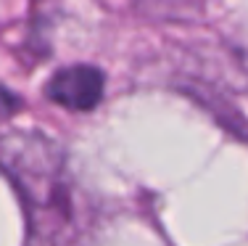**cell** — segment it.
Returning a JSON list of instances; mask_svg holds the SVG:
<instances>
[{"label": "cell", "instance_id": "cell-1", "mask_svg": "<svg viewBox=\"0 0 248 246\" xmlns=\"http://www.w3.org/2000/svg\"><path fill=\"white\" fill-rule=\"evenodd\" d=\"M0 169L24 204L29 238H63V228L72 222L63 151L40 132L14 130L0 135Z\"/></svg>", "mask_w": 248, "mask_h": 246}, {"label": "cell", "instance_id": "cell-2", "mask_svg": "<svg viewBox=\"0 0 248 246\" xmlns=\"http://www.w3.org/2000/svg\"><path fill=\"white\" fill-rule=\"evenodd\" d=\"M106 77L103 72L90 64H74V66L58 69L45 85V93L53 103L72 111H90L103 98Z\"/></svg>", "mask_w": 248, "mask_h": 246}, {"label": "cell", "instance_id": "cell-3", "mask_svg": "<svg viewBox=\"0 0 248 246\" xmlns=\"http://www.w3.org/2000/svg\"><path fill=\"white\" fill-rule=\"evenodd\" d=\"M19 109H21V98L16 96V93H11L8 87L0 85V119H5V116L16 114Z\"/></svg>", "mask_w": 248, "mask_h": 246}]
</instances>
